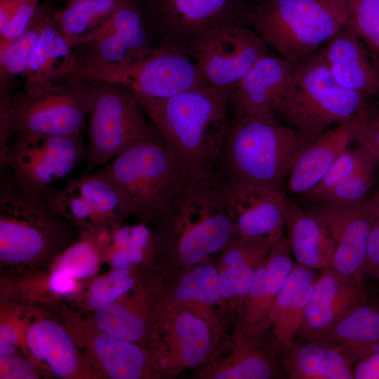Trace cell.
<instances>
[{"label": "cell", "mask_w": 379, "mask_h": 379, "mask_svg": "<svg viewBox=\"0 0 379 379\" xmlns=\"http://www.w3.org/2000/svg\"><path fill=\"white\" fill-rule=\"evenodd\" d=\"M371 228L364 274L379 281V180L374 194L369 200Z\"/></svg>", "instance_id": "cell-41"}, {"label": "cell", "mask_w": 379, "mask_h": 379, "mask_svg": "<svg viewBox=\"0 0 379 379\" xmlns=\"http://www.w3.org/2000/svg\"><path fill=\"white\" fill-rule=\"evenodd\" d=\"M369 200L365 197L348 204H319L307 210L335 242L333 267L361 286L371 228Z\"/></svg>", "instance_id": "cell-15"}, {"label": "cell", "mask_w": 379, "mask_h": 379, "mask_svg": "<svg viewBox=\"0 0 379 379\" xmlns=\"http://www.w3.org/2000/svg\"><path fill=\"white\" fill-rule=\"evenodd\" d=\"M364 300L363 286L333 267L317 278L295 339L317 338Z\"/></svg>", "instance_id": "cell-20"}, {"label": "cell", "mask_w": 379, "mask_h": 379, "mask_svg": "<svg viewBox=\"0 0 379 379\" xmlns=\"http://www.w3.org/2000/svg\"><path fill=\"white\" fill-rule=\"evenodd\" d=\"M133 285V280L127 277L118 282L108 286L98 293H92L89 298V304L93 308H98L105 304L114 301L117 298L128 291Z\"/></svg>", "instance_id": "cell-44"}, {"label": "cell", "mask_w": 379, "mask_h": 379, "mask_svg": "<svg viewBox=\"0 0 379 379\" xmlns=\"http://www.w3.org/2000/svg\"><path fill=\"white\" fill-rule=\"evenodd\" d=\"M78 58L62 35L48 10L36 48L26 69L22 74L25 79V93L36 96L61 89L63 85L53 83L55 79L70 75Z\"/></svg>", "instance_id": "cell-23"}, {"label": "cell", "mask_w": 379, "mask_h": 379, "mask_svg": "<svg viewBox=\"0 0 379 379\" xmlns=\"http://www.w3.org/2000/svg\"><path fill=\"white\" fill-rule=\"evenodd\" d=\"M99 255L89 241H79L69 247L58 259L56 269L67 272L75 279H85L96 274Z\"/></svg>", "instance_id": "cell-39"}, {"label": "cell", "mask_w": 379, "mask_h": 379, "mask_svg": "<svg viewBox=\"0 0 379 379\" xmlns=\"http://www.w3.org/2000/svg\"><path fill=\"white\" fill-rule=\"evenodd\" d=\"M88 347L105 373L112 379H138L146 372L144 351L132 342L102 331L91 335Z\"/></svg>", "instance_id": "cell-31"}, {"label": "cell", "mask_w": 379, "mask_h": 379, "mask_svg": "<svg viewBox=\"0 0 379 379\" xmlns=\"http://www.w3.org/2000/svg\"><path fill=\"white\" fill-rule=\"evenodd\" d=\"M373 159L374 158L360 145L355 148L347 147L336 159L320 182L302 194L306 198L317 201L321 195Z\"/></svg>", "instance_id": "cell-38"}, {"label": "cell", "mask_w": 379, "mask_h": 379, "mask_svg": "<svg viewBox=\"0 0 379 379\" xmlns=\"http://www.w3.org/2000/svg\"><path fill=\"white\" fill-rule=\"evenodd\" d=\"M308 142L274 117L234 119L221 154L225 168L222 178L284 194L292 166Z\"/></svg>", "instance_id": "cell-3"}, {"label": "cell", "mask_w": 379, "mask_h": 379, "mask_svg": "<svg viewBox=\"0 0 379 379\" xmlns=\"http://www.w3.org/2000/svg\"><path fill=\"white\" fill-rule=\"evenodd\" d=\"M361 115L338 124L306 144L289 173L287 187L290 192L304 194L320 182L354 141L355 127Z\"/></svg>", "instance_id": "cell-24"}, {"label": "cell", "mask_w": 379, "mask_h": 379, "mask_svg": "<svg viewBox=\"0 0 379 379\" xmlns=\"http://www.w3.org/2000/svg\"><path fill=\"white\" fill-rule=\"evenodd\" d=\"M75 278L67 272L56 269L48 281V288L55 293L66 294L72 292L76 287Z\"/></svg>", "instance_id": "cell-47"}, {"label": "cell", "mask_w": 379, "mask_h": 379, "mask_svg": "<svg viewBox=\"0 0 379 379\" xmlns=\"http://www.w3.org/2000/svg\"><path fill=\"white\" fill-rule=\"evenodd\" d=\"M1 166L7 168L13 184L44 199L53 185L68 176L86 156L81 134L49 135L20 133L0 152Z\"/></svg>", "instance_id": "cell-10"}, {"label": "cell", "mask_w": 379, "mask_h": 379, "mask_svg": "<svg viewBox=\"0 0 379 379\" xmlns=\"http://www.w3.org/2000/svg\"><path fill=\"white\" fill-rule=\"evenodd\" d=\"M1 378H36L31 364L25 359L12 354L1 357Z\"/></svg>", "instance_id": "cell-43"}, {"label": "cell", "mask_w": 379, "mask_h": 379, "mask_svg": "<svg viewBox=\"0 0 379 379\" xmlns=\"http://www.w3.org/2000/svg\"><path fill=\"white\" fill-rule=\"evenodd\" d=\"M94 319L100 331L132 343L140 341L147 332L143 314L135 307L120 302L113 301L98 307Z\"/></svg>", "instance_id": "cell-36"}, {"label": "cell", "mask_w": 379, "mask_h": 379, "mask_svg": "<svg viewBox=\"0 0 379 379\" xmlns=\"http://www.w3.org/2000/svg\"><path fill=\"white\" fill-rule=\"evenodd\" d=\"M162 314L159 366L172 375L205 362L212 345L207 320L170 302Z\"/></svg>", "instance_id": "cell-17"}, {"label": "cell", "mask_w": 379, "mask_h": 379, "mask_svg": "<svg viewBox=\"0 0 379 379\" xmlns=\"http://www.w3.org/2000/svg\"><path fill=\"white\" fill-rule=\"evenodd\" d=\"M366 96L340 85L320 50L293 67L291 88L277 117L310 141L334 124L370 112Z\"/></svg>", "instance_id": "cell-5"}, {"label": "cell", "mask_w": 379, "mask_h": 379, "mask_svg": "<svg viewBox=\"0 0 379 379\" xmlns=\"http://www.w3.org/2000/svg\"><path fill=\"white\" fill-rule=\"evenodd\" d=\"M271 328L246 332L237 328L228 356L214 361L201 376L214 379H267L284 369L279 346Z\"/></svg>", "instance_id": "cell-19"}, {"label": "cell", "mask_w": 379, "mask_h": 379, "mask_svg": "<svg viewBox=\"0 0 379 379\" xmlns=\"http://www.w3.org/2000/svg\"><path fill=\"white\" fill-rule=\"evenodd\" d=\"M24 0H0V30L15 14Z\"/></svg>", "instance_id": "cell-49"}, {"label": "cell", "mask_w": 379, "mask_h": 379, "mask_svg": "<svg viewBox=\"0 0 379 379\" xmlns=\"http://www.w3.org/2000/svg\"><path fill=\"white\" fill-rule=\"evenodd\" d=\"M248 20L264 42L293 67L344 25L330 0H266Z\"/></svg>", "instance_id": "cell-6"}, {"label": "cell", "mask_w": 379, "mask_h": 379, "mask_svg": "<svg viewBox=\"0 0 379 379\" xmlns=\"http://www.w3.org/2000/svg\"><path fill=\"white\" fill-rule=\"evenodd\" d=\"M98 171L119 190L131 215L145 220L168 210L190 173L161 136L136 144Z\"/></svg>", "instance_id": "cell-4"}, {"label": "cell", "mask_w": 379, "mask_h": 379, "mask_svg": "<svg viewBox=\"0 0 379 379\" xmlns=\"http://www.w3.org/2000/svg\"><path fill=\"white\" fill-rule=\"evenodd\" d=\"M379 62V0H330Z\"/></svg>", "instance_id": "cell-34"}, {"label": "cell", "mask_w": 379, "mask_h": 379, "mask_svg": "<svg viewBox=\"0 0 379 379\" xmlns=\"http://www.w3.org/2000/svg\"><path fill=\"white\" fill-rule=\"evenodd\" d=\"M293 70L282 57L268 53L261 58L230 93L234 119L277 118L291 88Z\"/></svg>", "instance_id": "cell-16"}, {"label": "cell", "mask_w": 379, "mask_h": 379, "mask_svg": "<svg viewBox=\"0 0 379 379\" xmlns=\"http://www.w3.org/2000/svg\"><path fill=\"white\" fill-rule=\"evenodd\" d=\"M232 91L204 86L167 98L132 93L166 146L189 172L214 169L229 131Z\"/></svg>", "instance_id": "cell-1"}, {"label": "cell", "mask_w": 379, "mask_h": 379, "mask_svg": "<svg viewBox=\"0 0 379 379\" xmlns=\"http://www.w3.org/2000/svg\"><path fill=\"white\" fill-rule=\"evenodd\" d=\"M189 46L205 83L232 91L261 58L270 53L253 29L230 17L206 30Z\"/></svg>", "instance_id": "cell-11"}, {"label": "cell", "mask_w": 379, "mask_h": 379, "mask_svg": "<svg viewBox=\"0 0 379 379\" xmlns=\"http://www.w3.org/2000/svg\"><path fill=\"white\" fill-rule=\"evenodd\" d=\"M291 379H352V365L338 350L311 340L295 339L280 351Z\"/></svg>", "instance_id": "cell-29"}, {"label": "cell", "mask_w": 379, "mask_h": 379, "mask_svg": "<svg viewBox=\"0 0 379 379\" xmlns=\"http://www.w3.org/2000/svg\"><path fill=\"white\" fill-rule=\"evenodd\" d=\"M48 8L40 6L29 27L20 37L0 51L1 91L11 79L22 74L36 48Z\"/></svg>", "instance_id": "cell-35"}, {"label": "cell", "mask_w": 379, "mask_h": 379, "mask_svg": "<svg viewBox=\"0 0 379 379\" xmlns=\"http://www.w3.org/2000/svg\"><path fill=\"white\" fill-rule=\"evenodd\" d=\"M109 281L106 278H99L91 285L92 293L100 292L109 286Z\"/></svg>", "instance_id": "cell-52"}, {"label": "cell", "mask_w": 379, "mask_h": 379, "mask_svg": "<svg viewBox=\"0 0 379 379\" xmlns=\"http://www.w3.org/2000/svg\"><path fill=\"white\" fill-rule=\"evenodd\" d=\"M41 0H24L15 14L0 30V51L23 34L39 9Z\"/></svg>", "instance_id": "cell-40"}, {"label": "cell", "mask_w": 379, "mask_h": 379, "mask_svg": "<svg viewBox=\"0 0 379 379\" xmlns=\"http://www.w3.org/2000/svg\"><path fill=\"white\" fill-rule=\"evenodd\" d=\"M18 333L10 324H1L0 326V357L13 354L16 346Z\"/></svg>", "instance_id": "cell-48"}, {"label": "cell", "mask_w": 379, "mask_h": 379, "mask_svg": "<svg viewBox=\"0 0 379 379\" xmlns=\"http://www.w3.org/2000/svg\"><path fill=\"white\" fill-rule=\"evenodd\" d=\"M129 274L128 268L116 269L109 273L107 279L110 283H116L128 277Z\"/></svg>", "instance_id": "cell-51"}, {"label": "cell", "mask_w": 379, "mask_h": 379, "mask_svg": "<svg viewBox=\"0 0 379 379\" xmlns=\"http://www.w3.org/2000/svg\"><path fill=\"white\" fill-rule=\"evenodd\" d=\"M321 49L324 59L343 87L365 95H379V62L358 34L347 25Z\"/></svg>", "instance_id": "cell-21"}, {"label": "cell", "mask_w": 379, "mask_h": 379, "mask_svg": "<svg viewBox=\"0 0 379 379\" xmlns=\"http://www.w3.org/2000/svg\"><path fill=\"white\" fill-rule=\"evenodd\" d=\"M310 340L339 350L353 366L379 350V306L364 301L325 333Z\"/></svg>", "instance_id": "cell-25"}, {"label": "cell", "mask_w": 379, "mask_h": 379, "mask_svg": "<svg viewBox=\"0 0 379 379\" xmlns=\"http://www.w3.org/2000/svg\"><path fill=\"white\" fill-rule=\"evenodd\" d=\"M225 180L215 169L190 172L168 210L158 219L159 247L187 267L204 262L235 238L225 198Z\"/></svg>", "instance_id": "cell-2"}, {"label": "cell", "mask_w": 379, "mask_h": 379, "mask_svg": "<svg viewBox=\"0 0 379 379\" xmlns=\"http://www.w3.org/2000/svg\"><path fill=\"white\" fill-rule=\"evenodd\" d=\"M185 273L174 288L171 302L192 311L206 319L210 309L222 296L218 284L217 267L211 263L199 264Z\"/></svg>", "instance_id": "cell-33"}, {"label": "cell", "mask_w": 379, "mask_h": 379, "mask_svg": "<svg viewBox=\"0 0 379 379\" xmlns=\"http://www.w3.org/2000/svg\"><path fill=\"white\" fill-rule=\"evenodd\" d=\"M123 0L69 1L52 15L62 35L72 48L83 44L110 16Z\"/></svg>", "instance_id": "cell-32"}, {"label": "cell", "mask_w": 379, "mask_h": 379, "mask_svg": "<svg viewBox=\"0 0 379 379\" xmlns=\"http://www.w3.org/2000/svg\"><path fill=\"white\" fill-rule=\"evenodd\" d=\"M81 45L88 52L79 60L98 64L128 63L152 50L133 0H123Z\"/></svg>", "instance_id": "cell-18"}, {"label": "cell", "mask_w": 379, "mask_h": 379, "mask_svg": "<svg viewBox=\"0 0 379 379\" xmlns=\"http://www.w3.org/2000/svg\"><path fill=\"white\" fill-rule=\"evenodd\" d=\"M285 239L297 262L315 270L333 267L335 244L326 227L307 210L287 200Z\"/></svg>", "instance_id": "cell-27"}, {"label": "cell", "mask_w": 379, "mask_h": 379, "mask_svg": "<svg viewBox=\"0 0 379 379\" xmlns=\"http://www.w3.org/2000/svg\"><path fill=\"white\" fill-rule=\"evenodd\" d=\"M377 161L373 159L346 179L321 195L316 202L328 204H348L366 197L375 182Z\"/></svg>", "instance_id": "cell-37"}, {"label": "cell", "mask_w": 379, "mask_h": 379, "mask_svg": "<svg viewBox=\"0 0 379 379\" xmlns=\"http://www.w3.org/2000/svg\"><path fill=\"white\" fill-rule=\"evenodd\" d=\"M354 141L364 147L379 165V112L361 115L357 123Z\"/></svg>", "instance_id": "cell-42"}, {"label": "cell", "mask_w": 379, "mask_h": 379, "mask_svg": "<svg viewBox=\"0 0 379 379\" xmlns=\"http://www.w3.org/2000/svg\"><path fill=\"white\" fill-rule=\"evenodd\" d=\"M112 266L115 269L128 268L131 262L127 253L121 248H117L111 260Z\"/></svg>", "instance_id": "cell-50"}, {"label": "cell", "mask_w": 379, "mask_h": 379, "mask_svg": "<svg viewBox=\"0 0 379 379\" xmlns=\"http://www.w3.org/2000/svg\"><path fill=\"white\" fill-rule=\"evenodd\" d=\"M44 200L57 215L88 226L116 225L131 215L119 190L99 171L84 174L53 189Z\"/></svg>", "instance_id": "cell-13"}, {"label": "cell", "mask_w": 379, "mask_h": 379, "mask_svg": "<svg viewBox=\"0 0 379 379\" xmlns=\"http://www.w3.org/2000/svg\"><path fill=\"white\" fill-rule=\"evenodd\" d=\"M44 199L29 194L14 184L0 193V258L9 263L30 262L48 248L53 215Z\"/></svg>", "instance_id": "cell-12"}, {"label": "cell", "mask_w": 379, "mask_h": 379, "mask_svg": "<svg viewBox=\"0 0 379 379\" xmlns=\"http://www.w3.org/2000/svg\"></svg>", "instance_id": "cell-54"}, {"label": "cell", "mask_w": 379, "mask_h": 379, "mask_svg": "<svg viewBox=\"0 0 379 379\" xmlns=\"http://www.w3.org/2000/svg\"><path fill=\"white\" fill-rule=\"evenodd\" d=\"M161 24L172 38L190 44L230 18L232 0H152Z\"/></svg>", "instance_id": "cell-28"}, {"label": "cell", "mask_w": 379, "mask_h": 379, "mask_svg": "<svg viewBox=\"0 0 379 379\" xmlns=\"http://www.w3.org/2000/svg\"><path fill=\"white\" fill-rule=\"evenodd\" d=\"M317 278L313 270L294 263L275 298L269 321L279 352L295 339Z\"/></svg>", "instance_id": "cell-26"}, {"label": "cell", "mask_w": 379, "mask_h": 379, "mask_svg": "<svg viewBox=\"0 0 379 379\" xmlns=\"http://www.w3.org/2000/svg\"><path fill=\"white\" fill-rule=\"evenodd\" d=\"M94 88L88 118L87 164L84 174L109 162L121 154L149 139L159 137L127 88L100 83Z\"/></svg>", "instance_id": "cell-8"}, {"label": "cell", "mask_w": 379, "mask_h": 379, "mask_svg": "<svg viewBox=\"0 0 379 379\" xmlns=\"http://www.w3.org/2000/svg\"><path fill=\"white\" fill-rule=\"evenodd\" d=\"M70 76L73 80L121 85L132 93L159 99L208 86L195 62L182 48L173 45L152 49L124 64H98L78 59Z\"/></svg>", "instance_id": "cell-7"}, {"label": "cell", "mask_w": 379, "mask_h": 379, "mask_svg": "<svg viewBox=\"0 0 379 379\" xmlns=\"http://www.w3.org/2000/svg\"><path fill=\"white\" fill-rule=\"evenodd\" d=\"M352 371L354 379H379V350L358 361Z\"/></svg>", "instance_id": "cell-45"}, {"label": "cell", "mask_w": 379, "mask_h": 379, "mask_svg": "<svg viewBox=\"0 0 379 379\" xmlns=\"http://www.w3.org/2000/svg\"><path fill=\"white\" fill-rule=\"evenodd\" d=\"M225 198L236 237L271 244L283 237L287 206L284 194L259 185L225 181Z\"/></svg>", "instance_id": "cell-14"}, {"label": "cell", "mask_w": 379, "mask_h": 379, "mask_svg": "<svg viewBox=\"0 0 379 379\" xmlns=\"http://www.w3.org/2000/svg\"><path fill=\"white\" fill-rule=\"evenodd\" d=\"M286 240L275 243L260 262L251 288L241 301L238 328L253 332L272 327V305L291 271L293 262Z\"/></svg>", "instance_id": "cell-22"}, {"label": "cell", "mask_w": 379, "mask_h": 379, "mask_svg": "<svg viewBox=\"0 0 379 379\" xmlns=\"http://www.w3.org/2000/svg\"><path fill=\"white\" fill-rule=\"evenodd\" d=\"M72 81L60 90L36 96L23 95L15 101L1 98V151L12 134H81L93 100L94 88L87 87L84 81Z\"/></svg>", "instance_id": "cell-9"}, {"label": "cell", "mask_w": 379, "mask_h": 379, "mask_svg": "<svg viewBox=\"0 0 379 379\" xmlns=\"http://www.w3.org/2000/svg\"><path fill=\"white\" fill-rule=\"evenodd\" d=\"M26 343L34 358L44 361L59 378L76 376L81 366L76 346L63 328L55 322L41 320L32 324Z\"/></svg>", "instance_id": "cell-30"}, {"label": "cell", "mask_w": 379, "mask_h": 379, "mask_svg": "<svg viewBox=\"0 0 379 379\" xmlns=\"http://www.w3.org/2000/svg\"><path fill=\"white\" fill-rule=\"evenodd\" d=\"M218 284L222 298L235 297L237 270L231 267H219Z\"/></svg>", "instance_id": "cell-46"}, {"label": "cell", "mask_w": 379, "mask_h": 379, "mask_svg": "<svg viewBox=\"0 0 379 379\" xmlns=\"http://www.w3.org/2000/svg\"><path fill=\"white\" fill-rule=\"evenodd\" d=\"M69 1H77V0H69Z\"/></svg>", "instance_id": "cell-53"}]
</instances>
